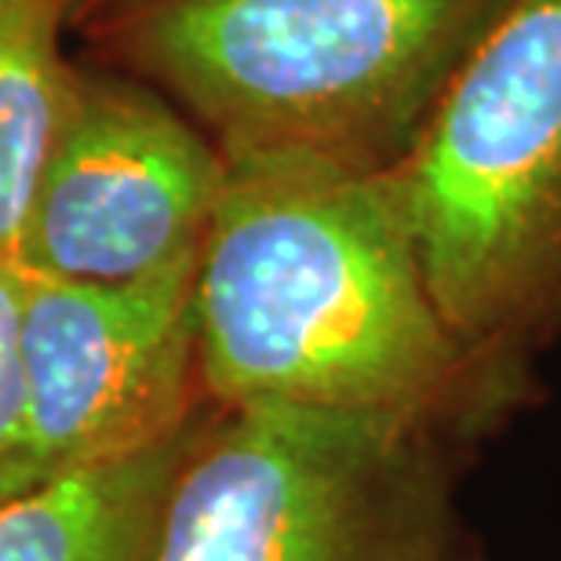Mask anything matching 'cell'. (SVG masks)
<instances>
[{"label": "cell", "mask_w": 561, "mask_h": 561, "mask_svg": "<svg viewBox=\"0 0 561 561\" xmlns=\"http://www.w3.org/2000/svg\"><path fill=\"white\" fill-rule=\"evenodd\" d=\"M194 285L197 271L136 285L22 271V423L0 500L142 453L208 405Z\"/></svg>", "instance_id": "cell-5"}, {"label": "cell", "mask_w": 561, "mask_h": 561, "mask_svg": "<svg viewBox=\"0 0 561 561\" xmlns=\"http://www.w3.org/2000/svg\"><path fill=\"white\" fill-rule=\"evenodd\" d=\"M103 4H110V0H70V26H77V22H84L92 11H99Z\"/></svg>", "instance_id": "cell-10"}, {"label": "cell", "mask_w": 561, "mask_h": 561, "mask_svg": "<svg viewBox=\"0 0 561 561\" xmlns=\"http://www.w3.org/2000/svg\"><path fill=\"white\" fill-rule=\"evenodd\" d=\"M70 0H0V260L19 263L33 197L70 117Z\"/></svg>", "instance_id": "cell-8"}, {"label": "cell", "mask_w": 561, "mask_h": 561, "mask_svg": "<svg viewBox=\"0 0 561 561\" xmlns=\"http://www.w3.org/2000/svg\"><path fill=\"white\" fill-rule=\"evenodd\" d=\"M445 329L525 390L561 343V0H507L387 168Z\"/></svg>", "instance_id": "cell-3"}, {"label": "cell", "mask_w": 561, "mask_h": 561, "mask_svg": "<svg viewBox=\"0 0 561 561\" xmlns=\"http://www.w3.org/2000/svg\"><path fill=\"white\" fill-rule=\"evenodd\" d=\"M22 423V266L0 260V459Z\"/></svg>", "instance_id": "cell-9"}, {"label": "cell", "mask_w": 561, "mask_h": 561, "mask_svg": "<svg viewBox=\"0 0 561 561\" xmlns=\"http://www.w3.org/2000/svg\"><path fill=\"white\" fill-rule=\"evenodd\" d=\"M453 442L390 412L208 401L153 561H453Z\"/></svg>", "instance_id": "cell-4"}, {"label": "cell", "mask_w": 561, "mask_h": 561, "mask_svg": "<svg viewBox=\"0 0 561 561\" xmlns=\"http://www.w3.org/2000/svg\"><path fill=\"white\" fill-rule=\"evenodd\" d=\"M222 183L227 157L194 117L139 77L81 62L19 266L81 285L197 271Z\"/></svg>", "instance_id": "cell-6"}, {"label": "cell", "mask_w": 561, "mask_h": 561, "mask_svg": "<svg viewBox=\"0 0 561 561\" xmlns=\"http://www.w3.org/2000/svg\"><path fill=\"white\" fill-rule=\"evenodd\" d=\"M205 409L142 453L0 500V561H153L168 492Z\"/></svg>", "instance_id": "cell-7"}, {"label": "cell", "mask_w": 561, "mask_h": 561, "mask_svg": "<svg viewBox=\"0 0 561 561\" xmlns=\"http://www.w3.org/2000/svg\"><path fill=\"white\" fill-rule=\"evenodd\" d=\"M194 310L216 405L390 412L467 442L518 398L445 329L387 172L227 157Z\"/></svg>", "instance_id": "cell-1"}, {"label": "cell", "mask_w": 561, "mask_h": 561, "mask_svg": "<svg viewBox=\"0 0 561 561\" xmlns=\"http://www.w3.org/2000/svg\"><path fill=\"white\" fill-rule=\"evenodd\" d=\"M507 0H110L95 62L153 84L222 157L394 168Z\"/></svg>", "instance_id": "cell-2"}]
</instances>
